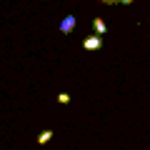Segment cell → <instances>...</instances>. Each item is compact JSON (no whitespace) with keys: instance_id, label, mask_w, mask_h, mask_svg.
<instances>
[{"instance_id":"cell-1","label":"cell","mask_w":150,"mask_h":150,"mask_svg":"<svg viewBox=\"0 0 150 150\" xmlns=\"http://www.w3.org/2000/svg\"><path fill=\"white\" fill-rule=\"evenodd\" d=\"M83 48H85V50H100V48H103V38H100V35L85 38V40H83Z\"/></svg>"},{"instance_id":"cell-2","label":"cell","mask_w":150,"mask_h":150,"mask_svg":"<svg viewBox=\"0 0 150 150\" xmlns=\"http://www.w3.org/2000/svg\"><path fill=\"white\" fill-rule=\"evenodd\" d=\"M75 23H78V20H75V15H68L63 23H60V33H65V35L73 33V30H75Z\"/></svg>"},{"instance_id":"cell-3","label":"cell","mask_w":150,"mask_h":150,"mask_svg":"<svg viewBox=\"0 0 150 150\" xmlns=\"http://www.w3.org/2000/svg\"><path fill=\"white\" fill-rule=\"evenodd\" d=\"M93 28H95V33H98L100 38L108 33V25H105V20H103V18H93Z\"/></svg>"},{"instance_id":"cell-4","label":"cell","mask_w":150,"mask_h":150,"mask_svg":"<svg viewBox=\"0 0 150 150\" xmlns=\"http://www.w3.org/2000/svg\"><path fill=\"white\" fill-rule=\"evenodd\" d=\"M53 140V130H43V133L38 135V145H45V143H50Z\"/></svg>"},{"instance_id":"cell-5","label":"cell","mask_w":150,"mask_h":150,"mask_svg":"<svg viewBox=\"0 0 150 150\" xmlns=\"http://www.w3.org/2000/svg\"><path fill=\"white\" fill-rule=\"evenodd\" d=\"M58 103H60V105H68V103H70V95H68V93H60V95H58Z\"/></svg>"},{"instance_id":"cell-6","label":"cell","mask_w":150,"mask_h":150,"mask_svg":"<svg viewBox=\"0 0 150 150\" xmlns=\"http://www.w3.org/2000/svg\"><path fill=\"white\" fill-rule=\"evenodd\" d=\"M100 3H105V5H115V3H125V5H130L133 0H100Z\"/></svg>"}]
</instances>
